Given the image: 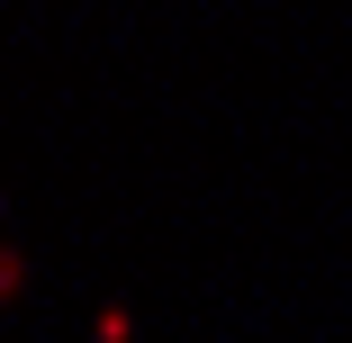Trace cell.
I'll return each mask as SVG.
<instances>
[{"label":"cell","mask_w":352,"mask_h":343,"mask_svg":"<svg viewBox=\"0 0 352 343\" xmlns=\"http://www.w3.org/2000/svg\"><path fill=\"white\" fill-rule=\"evenodd\" d=\"M91 343H135V316H126V307H100V316H91Z\"/></svg>","instance_id":"6da1fadb"}]
</instances>
